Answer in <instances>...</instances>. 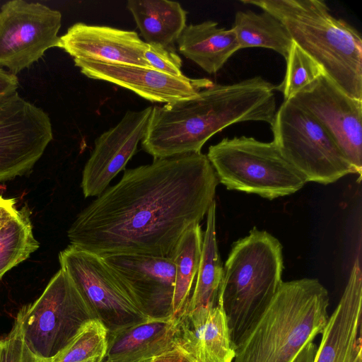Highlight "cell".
Returning <instances> with one entry per match:
<instances>
[{
	"label": "cell",
	"mask_w": 362,
	"mask_h": 362,
	"mask_svg": "<svg viewBox=\"0 0 362 362\" xmlns=\"http://www.w3.org/2000/svg\"><path fill=\"white\" fill-rule=\"evenodd\" d=\"M175 349L192 362H233L235 346L221 305L175 316Z\"/></svg>",
	"instance_id": "ac0fdd59"
},
{
	"label": "cell",
	"mask_w": 362,
	"mask_h": 362,
	"mask_svg": "<svg viewBox=\"0 0 362 362\" xmlns=\"http://www.w3.org/2000/svg\"><path fill=\"white\" fill-rule=\"evenodd\" d=\"M362 272L360 254L334 312L328 317L313 362H361Z\"/></svg>",
	"instance_id": "2e32d148"
},
{
	"label": "cell",
	"mask_w": 362,
	"mask_h": 362,
	"mask_svg": "<svg viewBox=\"0 0 362 362\" xmlns=\"http://www.w3.org/2000/svg\"><path fill=\"white\" fill-rule=\"evenodd\" d=\"M30 218L31 211L25 205L0 230V279L40 247Z\"/></svg>",
	"instance_id": "d4e9b609"
},
{
	"label": "cell",
	"mask_w": 362,
	"mask_h": 362,
	"mask_svg": "<svg viewBox=\"0 0 362 362\" xmlns=\"http://www.w3.org/2000/svg\"><path fill=\"white\" fill-rule=\"evenodd\" d=\"M127 8L148 44L173 48L187 25V11L177 1L129 0Z\"/></svg>",
	"instance_id": "44dd1931"
},
{
	"label": "cell",
	"mask_w": 362,
	"mask_h": 362,
	"mask_svg": "<svg viewBox=\"0 0 362 362\" xmlns=\"http://www.w3.org/2000/svg\"><path fill=\"white\" fill-rule=\"evenodd\" d=\"M317 349V347L313 341L308 342L300 349L293 362H313Z\"/></svg>",
	"instance_id": "d6a6232c"
},
{
	"label": "cell",
	"mask_w": 362,
	"mask_h": 362,
	"mask_svg": "<svg viewBox=\"0 0 362 362\" xmlns=\"http://www.w3.org/2000/svg\"><path fill=\"white\" fill-rule=\"evenodd\" d=\"M152 110L153 106H148L140 111H127L115 127L95 140L82 173L81 186L85 198L101 194L124 168L146 135Z\"/></svg>",
	"instance_id": "5bb4252c"
},
{
	"label": "cell",
	"mask_w": 362,
	"mask_h": 362,
	"mask_svg": "<svg viewBox=\"0 0 362 362\" xmlns=\"http://www.w3.org/2000/svg\"><path fill=\"white\" fill-rule=\"evenodd\" d=\"M275 86L260 76L213 83L196 95L153 107L142 148L154 158L200 153L226 127L243 122L272 124Z\"/></svg>",
	"instance_id": "7a4b0ae2"
},
{
	"label": "cell",
	"mask_w": 362,
	"mask_h": 362,
	"mask_svg": "<svg viewBox=\"0 0 362 362\" xmlns=\"http://www.w3.org/2000/svg\"><path fill=\"white\" fill-rule=\"evenodd\" d=\"M206 156L228 189L274 199L293 194L306 183L274 141L245 136L224 138L209 146Z\"/></svg>",
	"instance_id": "8992f818"
},
{
	"label": "cell",
	"mask_w": 362,
	"mask_h": 362,
	"mask_svg": "<svg viewBox=\"0 0 362 362\" xmlns=\"http://www.w3.org/2000/svg\"><path fill=\"white\" fill-rule=\"evenodd\" d=\"M329 302L327 290L316 279L282 282L235 346L233 362H293L322 332Z\"/></svg>",
	"instance_id": "3957f363"
},
{
	"label": "cell",
	"mask_w": 362,
	"mask_h": 362,
	"mask_svg": "<svg viewBox=\"0 0 362 362\" xmlns=\"http://www.w3.org/2000/svg\"><path fill=\"white\" fill-rule=\"evenodd\" d=\"M9 96H8V97H6V98H4V99L0 100V115L2 113L3 110H4L6 105V104L8 103V100Z\"/></svg>",
	"instance_id": "836d02e7"
},
{
	"label": "cell",
	"mask_w": 362,
	"mask_h": 362,
	"mask_svg": "<svg viewBox=\"0 0 362 362\" xmlns=\"http://www.w3.org/2000/svg\"><path fill=\"white\" fill-rule=\"evenodd\" d=\"M218 184L202 152L125 170L77 215L67 231L70 245L98 256L172 257L182 235L207 214Z\"/></svg>",
	"instance_id": "6da1fadb"
},
{
	"label": "cell",
	"mask_w": 362,
	"mask_h": 362,
	"mask_svg": "<svg viewBox=\"0 0 362 362\" xmlns=\"http://www.w3.org/2000/svg\"><path fill=\"white\" fill-rule=\"evenodd\" d=\"M234 30L240 48L263 47L287 57L293 40L285 25L272 14L264 11H238L235 15Z\"/></svg>",
	"instance_id": "603a6c76"
},
{
	"label": "cell",
	"mask_w": 362,
	"mask_h": 362,
	"mask_svg": "<svg viewBox=\"0 0 362 362\" xmlns=\"http://www.w3.org/2000/svg\"><path fill=\"white\" fill-rule=\"evenodd\" d=\"M286 61L285 77L278 86H275V90L282 92L284 100L293 98L325 74L322 66L295 42H293Z\"/></svg>",
	"instance_id": "4316f807"
},
{
	"label": "cell",
	"mask_w": 362,
	"mask_h": 362,
	"mask_svg": "<svg viewBox=\"0 0 362 362\" xmlns=\"http://www.w3.org/2000/svg\"><path fill=\"white\" fill-rule=\"evenodd\" d=\"M18 86L17 76L0 67V100L17 91Z\"/></svg>",
	"instance_id": "f546056e"
},
{
	"label": "cell",
	"mask_w": 362,
	"mask_h": 362,
	"mask_svg": "<svg viewBox=\"0 0 362 362\" xmlns=\"http://www.w3.org/2000/svg\"><path fill=\"white\" fill-rule=\"evenodd\" d=\"M222 276L223 267L216 240L214 201L206 214V227L203 233L202 255L195 284L182 312L218 305Z\"/></svg>",
	"instance_id": "7402d4cb"
},
{
	"label": "cell",
	"mask_w": 362,
	"mask_h": 362,
	"mask_svg": "<svg viewBox=\"0 0 362 362\" xmlns=\"http://www.w3.org/2000/svg\"><path fill=\"white\" fill-rule=\"evenodd\" d=\"M145 59L152 69L173 76H181L182 62L171 47H165L158 44H148L144 54Z\"/></svg>",
	"instance_id": "f1b7e54d"
},
{
	"label": "cell",
	"mask_w": 362,
	"mask_h": 362,
	"mask_svg": "<svg viewBox=\"0 0 362 362\" xmlns=\"http://www.w3.org/2000/svg\"><path fill=\"white\" fill-rule=\"evenodd\" d=\"M107 332L98 319L87 321L52 362H102L107 347Z\"/></svg>",
	"instance_id": "484cf974"
},
{
	"label": "cell",
	"mask_w": 362,
	"mask_h": 362,
	"mask_svg": "<svg viewBox=\"0 0 362 362\" xmlns=\"http://www.w3.org/2000/svg\"><path fill=\"white\" fill-rule=\"evenodd\" d=\"M179 52L210 74L217 73L240 46L233 28L206 21L186 25L177 40Z\"/></svg>",
	"instance_id": "ffe728a7"
},
{
	"label": "cell",
	"mask_w": 362,
	"mask_h": 362,
	"mask_svg": "<svg viewBox=\"0 0 362 362\" xmlns=\"http://www.w3.org/2000/svg\"><path fill=\"white\" fill-rule=\"evenodd\" d=\"M175 318L148 320L107 332L102 362H140L175 349Z\"/></svg>",
	"instance_id": "d6986e66"
},
{
	"label": "cell",
	"mask_w": 362,
	"mask_h": 362,
	"mask_svg": "<svg viewBox=\"0 0 362 362\" xmlns=\"http://www.w3.org/2000/svg\"><path fill=\"white\" fill-rule=\"evenodd\" d=\"M202 243L203 232L200 224H197L182 235L173 255L175 264L174 317L182 312L189 298L199 267Z\"/></svg>",
	"instance_id": "cb8c5ba5"
},
{
	"label": "cell",
	"mask_w": 362,
	"mask_h": 362,
	"mask_svg": "<svg viewBox=\"0 0 362 362\" xmlns=\"http://www.w3.org/2000/svg\"><path fill=\"white\" fill-rule=\"evenodd\" d=\"M270 125L273 141L306 182L327 185L356 173L326 129L291 100L283 102Z\"/></svg>",
	"instance_id": "ba28073f"
},
{
	"label": "cell",
	"mask_w": 362,
	"mask_h": 362,
	"mask_svg": "<svg viewBox=\"0 0 362 362\" xmlns=\"http://www.w3.org/2000/svg\"><path fill=\"white\" fill-rule=\"evenodd\" d=\"M59 262L108 332L152 320L100 256L69 245Z\"/></svg>",
	"instance_id": "9c48e42d"
},
{
	"label": "cell",
	"mask_w": 362,
	"mask_h": 362,
	"mask_svg": "<svg viewBox=\"0 0 362 362\" xmlns=\"http://www.w3.org/2000/svg\"><path fill=\"white\" fill-rule=\"evenodd\" d=\"M74 62L86 76L127 88L152 103L167 104L192 98L214 83L206 78L173 76L134 65L84 59Z\"/></svg>",
	"instance_id": "9a60e30c"
},
{
	"label": "cell",
	"mask_w": 362,
	"mask_h": 362,
	"mask_svg": "<svg viewBox=\"0 0 362 362\" xmlns=\"http://www.w3.org/2000/svg\"><path fill=\"white\" fill-rule=\"evenodd\" d=\"M58 47L74 59L151 68L144 57L148 44L132 30L76 23L60 36Z\"/></svg>",
	"instance_id": "e0dca14e"
},
{
	"label": "cell",
	"mask_w": 362,
	"mask_h": 362,
	"mask_svg": "<svg viewBox=\"0 0 362 362\" xmlns=\"http://www.w3.org/2000/svg\"><path fill=\"white\" fill-rule=\"evenodd\" d=\"M152 320L174 317L175 264L173 257L138 254L100 256Z\"/></svg>",
	"instance_id": "4fadbf2b"
},
{
	"label": "cell",
	"mask_w": 362,
	"mask_h": 362,
	"mask_svg": "<svg viewBox=\"0 0 362 362\" xmlns=\"http://www.w3.org/2000/svg\"><path fill=\"white\" fill-rule=\"evenodd\" d=\"M16 318L31 351L52 361L81 327L96 317L71 278L60 268L40 296L23 307Z\"/></svg>",
	"instance_id": "52a82bcc"
},
{
	"label": "cell",
	"mask_w": 362,
	"mask_h": 362,
	"mask_svg": "<svg viewBox=\"0 0 362 362\" xmlns=\"http://www.w3.org/2000/svg\"><path fill=\"white\" fill-rule=\"evenodd\" d=\"M290 100L320 123L361 176L362 100L345 94L325 74Z\"/></svg>",
	"instance_id": "7c38bea8"
},
{
	"label": "cell",
	"mask_w": 362,
	"mask_h": 362,
	"mask_svg": "<svg viewBox=\"0 0 362 362\" xmlns=\"http://www.w3.org/2000/svg\"><path fill=\"white\" fill-rule=\"evenodd\" d=\"M62 13L45 4L11 0L0 8V67L16 75L58 47Z\"/></svg>",
	"instance_id": "30bf717a"
},
{
	"label": "cell",
	"mask_w": 362,
	"mask_h": 362,
	"mask_svg": "<svg viewBox=\"0 0 362 362\" xmlns=\"http://www.w3.org/2000/svg\"><path fill=\"white\" fill-rule=\"evenodd\" d=\"M52 139L48 114L18 91L11 94L0 115V182L28 175Z\"/></svg>",
	"instance_id": "8fae6325"
},
{
	"label": "cell",
	"mask_w": 362,
	"mask_h": 362,
	"mask_svg": "<svg viewBox=\"0 0 362 362\" xmlns=\"http://www.w3.org/2000/svg\"><path fill=\"white\" fill-rule=\"evenodd\" d=\"M140 362H192L187 356L175 349L162 354L148 358Z\"/></svg>",
	"instance_id": "1f68e13d"
},
{
	"label": "cell",
	"mask_w": 362,
	"mask_h": 362,
	"mask_svg": "<svg viewBox=\"0 0 362 362\" xmlns=\"http://www.w3.org/2000/svg\"><path fill=\"white\" fill-rule=\"evenodd\" d=\"M17 200L0 195V230L17 213Z\"/></svg>",
	"instance_id": "4dcf8cb0"
},
{
	"label": "cell",
	"mask_w": 362,
	"mask_h": 362,
	"mask_svg": "<svg viewBox=\"0 0 362 362\" xmlns=\"http://www.w3.org/2000/svg\"><path fill=\"white\" fill-rule=\"evenodd\" d=\"M277 18L293 42L345 94L362 100V38L322 0H241Z\"/></svg>",
	"instance_id": "277c9868"
},
{
	"label": "cell",
	"mask_w": 362,
	"mask_h": 362,
	"mask_svg": "<svg viewBox=\"0 0 362 362\" xmlns=\"http://www.w3.org/2000/svg\"><path fill=\"white\" fill-rule=\"evenodd\" d=\"M0 362H52L37 356L27 346L16 318L11 330L0 337Z\"/></svg>",
	"instance_id": "83f0119b"
},
{
	"label": "cell",
	"mask_w": 362,
	"mask_h": 362,
	"mask_svg": "<svg viewBox=\"0 0 362 362\" xmlns=\"http://www.w3.org/2000/svg\"><path fill=\"white\" fill-rule=\"evenodd\" d=\"M283 268L282 246L267 231L254 228L233 243L223 267L219 305L235 347L276 293Z\"/></svg>",
	"instance_id": "5b68a950"
}]
</instances>
